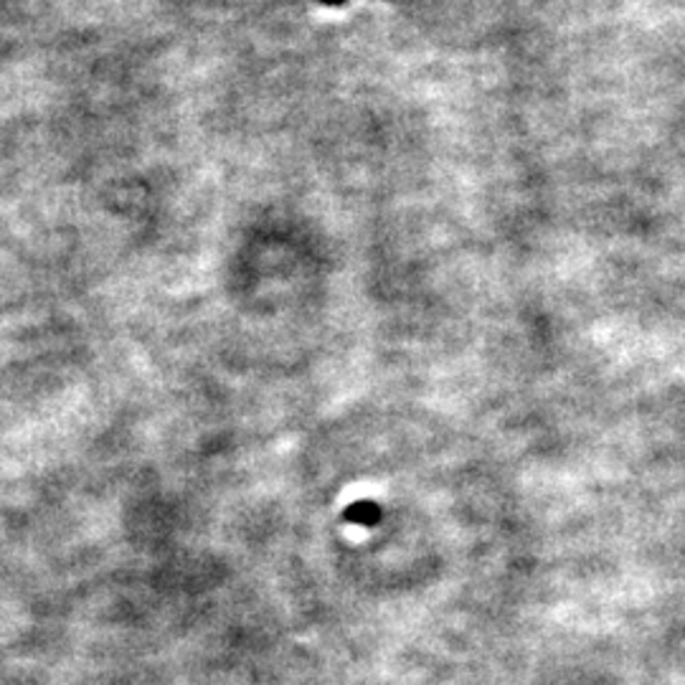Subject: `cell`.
I'll list each match as a JSON object with an SVG mask.
<instances>
[{
	"mask_svg": "<svg viewBox=\"0 0 685 685\" xmlns=\"http://www.w3.org/2000/svg\"><path fill=\"white\" fill-rule=\"evenodd\" d=\"M349 518H351V521L371 525V523H376L381 518V510L376 508V506H371V503H361V506H353L349 510Z\"/></svg>",
	"mask_w": 685,
	"mask_h": 685,
	"instance_id": "6da1fadb",
	"label": "cell"
},
{
	"mask_svg": "<svg viewBox=\"0 0 685 685\" xmlns=\"http://www.w3.org/2000/svg\"><path fill=\"white\" fill-rule=\"evenodd\" d=\"M318 3H322V5H328V8H338V5H343L345 0H318Z\"/></svg>",
	"mask_w": 685,
	"mask_h": 685,
	"instance_id": "7a4b0ae2",
	"label": "cell"
}]
</instances>
